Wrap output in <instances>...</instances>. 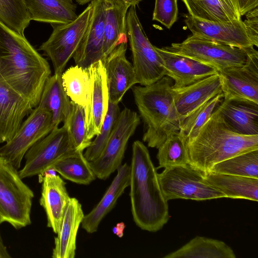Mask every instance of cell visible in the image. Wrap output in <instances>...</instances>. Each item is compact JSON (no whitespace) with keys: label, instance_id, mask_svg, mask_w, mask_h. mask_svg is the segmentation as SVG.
<instances>
[{"label":"cell","instance_id":"1","mask_svg":"<svg viewBox=\"0 0 258 258\" xmlns=\"http://www.w3.org/2000/svg\"><path fill=\"white\" fill-rule=\"evenodd\" d=\"M0 73L7 82L28 99L33 108L39 103L49 77L50 66L20 35L0 21Z\"/></svg>","mask_w":258,"mask_h":258},{"label":"cell","instance_id":"2","mask_svg":"<svg viewBox=\"0 0 258 258\" xmlns=\"http://www.w3.org/2000/svg\"><path fill=\"white\" fill-rule=\"evenodd\" d=\"M157 174L147 147L140 141H135L129 185L131 211L137 226L151 232L161 230L170 217Z\"/></svg>","mask_w":258,"mask_h":258},{"label":"cell","instance_id":"3","mask_svg":"<svg viewBox=\"0 0 258 258\" xmlns=\"http://www.w3.org/2000/svg\"><path fill=\"white\" fill-rule=\"evenodd\" d=\"M189 164L205 172L217 163L244 152L258 149V135L234 132L217 107L197 136L186 143Z\"/></svg>","mask_w":258,"mask_h":258},{"label":"cell","instance_id":"4","mask_svg":"<svg viewBox=\"0 0 258 258\" xmlns=\"http://www.w3.org/2000/svg\"><path fill=\"white\" fill-rule=\"evenodd\" d=\"M172 80L165 76L155 83L132 87L136 104L146 126L143 140L151 148H158L179 132L180 119L172 94Z\"/></svg>","mask_w":258,"mask_h":258},{"label":"cell","instance_id":"5","mask_svg":"<svg viewBox=\"0 0 258 258\" xmlns=\"http://www.w3.org/2000/svg\"><path fill=\"white\" fill-rule=\"evenodd\" d=\"M33 191L12 163L0 157V222L16 229L29 225Z\"/></svg>","mask_w":258,"mask_h":258},{"label":"cell","instance_id":"6","mask_svg":"<svg viewBox=\"0 0 258 258\" xmlns=\"http://www.w3.org/2000/svg\"><path fill=\"white\" fill-rule=\"evenodd\" d=\"M126 27L137 83L152 84L165 76V71L161 56L145 33L136 7L127 12Z\"/></svg>","mask_w":258,"mask_h":258},{"label":"cell","instance_id":"7","mask_svg":"<svg viewBox=\"0 0 258 258\" xmlns=\"http://www.w3.org/2000/svg\"><path fill=\"white\" fill-rule=\"evenodd\" d=\"M157 174L162 194L167 202L178 199L204 201L226 198L208 182L204 172L189 164L165 168Z\"/></svg>","mask_w":258,"mask_h":258},{"label":"cell","instance_id":"8","mask_svg":"<svg viewBox=\"0 0 258 258\" xmlns=\"http://www.w3.org/2000/svg\"><path fill=\"white\" fill-rule=\"evenodd\" d=\"M163 48L211 66L218 71L244 64L248 53L254 48L244 49L194 35L180 43Z\"/></svg>","mask_w":258,"mask_h":258},{"label":"cell","instance_id":"9","mask_svg":"<svg viewBox=\"0 0 258 258\" xmlns=\"http://www.w3.org/2000/svg\"><path fill=\"white\" fill-rule=\"evenodd\" d=\"M93 8V1L71 22L51 25L53 31L39 47L51 60L54 73H62L78 48L87 28Z\"/></svg>","mask_w":258,"mask_h":258},{"label":"cell","instance_id":"10","mask_svg":"<svg viewBox=\"0 0 258 258\" xmlns=\"http://www.w3.org/2000/svg\"><path fill=\"white\" fill-rule=\"evenodd\" d=\"M140 122L136 112L127 108L120 111L102 152L97 159L89 162L97 178L106 179L121 166L127 142Z\"/></svg>","mask_w":258,"mask_h":258},{"label":"cell","instance_id":"11","mask_svg":"<svg viewBox=\"0 0 258 258\" xmlns=\"http://www.w3.org/2000/svg\"><path fill=\"white\" fill-rule=\"evenodd\" d=\"M75 151L66 125L54 127L26 152L25 165L19 171L20 176L22 179L42 176L56 162Z\"/></svg>","mask_w":258,"mask_h":258},{"label":"cell","instance_id":"12","mask_svg":"<svg viewBox=\"0 0 258 258\" xmlns=\"http://www.w3.org/2000/svg\"><path fill=\"white\" fill-rule=\"evenodd\" d=\"M53 129L51 113L38 105L22 122L14 137L0 147V157L19 169L28 150Z\"/></svg>","mask_w":258,"mask_h":258},{"label":"cell","instance_id":"13","mask_svg":"<svg viewBox=\"0 0 258 258\" xmlns=\"http://www.w3.org/2000/svg\"><path fill=\"white\" fill-rule=\"evenodd\" d=\"M224 99L258 104V52L253 48L246 62L218 71Z\"/></svg>","mask_w":258,"mask_h":258},{"label":"cell","instance_id":"14","mask_svg":"<svg viewBox=\"0 0 258 258\" xmlns=\"http://www.w3.org/2000/svg\"><path fill=\"white\" fill-rule=\"evenodd\" d=\"M184 17L185 24L192 35L244 49L254 46L241 19L215 22L202 20L189 14Z\"/></svg>","mask_w":258,"mask_h":258},{"label":"cell","instance_id":"15","mask_svg":"<svg viewBox=\"0 0 258 258\" xmlns=\"http://www.w3.org/2000/svg\"><path fill=\"white\" fill-rule=\"evenodd\" d=\"M88 102L85 113L87 136L89 140L98 135L108 111L109 98L106 71L101 60L91 64Z\"/></svg>","mask_w":258,"mask_h":258},{"label":"cell","instance_id":"16","mask_svg":"<svg viewBox=\"0 0 258 258\" xmlns=\"http://www.w3.org/2000/svg\"><path fill=\"white\" fill-rule=\"evenodd\" d=\"M31 102L15 90L0 73V143L9 141L33 110Z\"/></svg>","mask_w":258,"mask_h":258},{"label":"cell","instance_id":"17","mask_svg":"<svg viewBox=\"0 0 258 258\" xmlns=\"http://www.w3.org/2000/svg\"><path fill=\"white\" fill-rule=\"evenodd\" d=\"M106 0H93V8L84 37L73 58L76 65L88 68L104 60L103 45Z\"/></svg>","mask_w":258,"mask_h":258},{"label":"cell","instance_id":"18","mask_svg":"<svg viewBox=\"0 0 258 258\" xmlns=\"http://www.w3.org/2000/svg\"><path fill=\"white\" fill-rule=\"evenodd\" d=\"M127 41L119 43L103 62L109 101L118 104L126 91L137 84L133 66L125 56Z\"/></svg>","mask_w":258,"mask_h":258},{"label":"cell","instance_id":"19","mask_svg":"<svg viewBox=\"0 0 258 258\" xmlns=\"http://www.w3.org/2000/svg\"><path fill=\"white\" fill-rule=\"evenodd\" d=\"M155 48L162 58L165 76L174 82L173 89L185 87L218 73V71L211 66L169 51L163 47Z\"/></svg>","mask_w":258,"mask_h":258},{"label":"cell","instance_id":"20","mask_svg":"<svg viewBox=\"0 0 258 258\" xmlns=\"http://www.w3.org/2000/svg\"><path fill=\"white\" fill-rule=\"evenodd\" d=\"M42 176L40 204L45 212L47 227L57 234L71 198L66 183L59 175L46 171Z\"/></svg>","mask_w":258,"mask_h":258},{"label":"cell","instance_id":"21","mask_svg":"<svg viewBox=\"0 0 258 258\" xmlns=\"http://www.w3.org/2000/svg\"><path fill=\"white\" fill-rule=\"evenodd\" d=\"M221 92L218 73L185 87L172 89L173 101L180 122L201 105Z\"/></svg>","mask_w":258,"mask_h":258},{"label":"cell","instance_id":"22","mask_svg":"<svg viewBox=\"0 0 258 258\" xmlns=\"http://www.w3.org/2000/svg\"><path fill=\"white\" fill-rule=\"evenodd\" d=\"M82 205L71 198L64 211L57 236L54 238L53 258H74L78 231L84 217Z\"/></svg>","mask_w":258,"mask_h":258},{"label":"cell","instance_id":"23","mask_svg":"<svg viewBox=\"0 0 258 258\" xmlns=\"http://www.w3.org/2000/svg\"><path fill=\"white\" fill-rule=\"evenodd\" d=\"M130 166L125 163L117 169V174L98 204L84 216L81 225L87 232H96L103 219L114 208L125 189L129 186Z\"/></svg>","mask_w":258,"mask_h":258},{"label":"cell","instance_id":"24","mask_svg":"<svg viewBox=\"0 0 258 258\" xmlns=\"http://www.w3.org/2000/svg\"><path fill=\"white\" fill-rule=\"evenodd\" d=\"M217 108L234 132L245 135H258V104L223 99Z\"/></svg>","mask_w":258,"mask_h":258},{"label":"cell","instance_id":"25","mask_svg":"<svg viewBox=\"0 0 258 258\" xmlns=\"http://www.w3.org/2000/svg\"><path fill=\"white\" fill-rule=\"evenodd\" d=\"M24 3L30 21L61 24L78 17L73 0H24Z\"/></svg>","mask_w":258,"mask_h":258},{"label":"cell","instance_id":"26","mask_svg":"<svg viewBox=\"0 0 258 258\" xmlns=\"http://www.w3.org/2000/svg\"><path fill=\"white\" fill-rule=\"evenodd\" d=\"M208 182L226 198L258 201V178L213 172H204Z\"/></svg>","mask_w":258,"mask_h":258},{"label":"cell","instance_id":"27","mask_svg":"<svg viewBox=\"0 0 258 258\" xmlns=\"http://www.w3.org/2000/svg\"><path fill=\"white\" fill-rule=\"evenodd\" d=\"M61 75L54 73L49 77L38 104L51 113L53 128L66 120L71 109V101L63 88Z\"/></svg>","mask_w":258,"mask_h":258},{"label":"cell","instance_id":"28","mask_svg":"<svg viewBox=\"0 0 258 258\" xmlns=\"http://www.w3.org/2000/svg\"><path fill=\"white\" fill-rule=\"evenodd\" d=\"M164 258H235L233 249L224 242L197 236Z\"/></svg>","mask_w":258,"mask_h":258},{"label":"cell","instance_id":"29","mask_svg":"<svg viewBox=\"0 0 258 258\" xmlns=\"http://www.w3.org/2000/svg\"><path fill=\"white\" fill-rule=\"evenodd\" d=\"M106 3L103 45L104 60L119 43L128 40L126 27L128 10L114 0H106Z\"/></svg>","mask_w":258,"mask_h":258},{"label":"cell","instance_id":"30","mask_svg":"<svg viewBox=\"0 0 258 258\" xmlns=\"http://www.w3.org/2000/svg\"><path fill=\"white\" fill-rule=\"evenodd\" d=\"M83 152L75 151L61 158L50 168L73 182L88 185L96 178Z\"/></svg>","mask_w":258,"mask_h":258},{"label":"cell","instance_id":"31","mask_svg":"<svg viewBox=\"0 0 258 258\" xmlns=\"http://www.w3.org/2000/svg\"><path fill=\"white\" fill-rule=\"evenodd\" d=\"M65 91L74 103L84 108L88 102L90 77L88 68L77 65L69 68L61 75Z\"/></svg>","mask_w":258,"mask_h":258},{"label":"cell","instance_id":"32","mask_svg":"<svg viewBox=\"0 0 258 258\" xmlns=\"http://www.w3.org/2000/svg\"><path fill=\"white\" fill-rule=\"evenodd\" d=\"M210 171L258 178V149L249 151L219 162Z\"/></svg>","mask_w":258,"mask_h":258},{"label":"cell","instance_id":"33","mask_svg":"<svg viewBox=\"0 0 258 258\" xmlns=\"http://www.w3.org/2000/svg\"><path fill=\"white\" fill-rule=\"evenodd\" d=\"M224 98L222 92L201 105L180 122L179 133L186 143L192 141Z\"/></svg>","mask_w":258,"mask_h":258},{"label":"cell","instance_id":"34","mask_svg":"<svg viewBox=\"0 0 258 258\" xmlns=\"http://www.w3.org/2000/svg\"><path fill=\"white\" fill-rule=\"evenodd\" d=\"M158 149V168L189 164L186 141L179 132L167 139Z\"/></svg>","mask_w":258,"mask_h":258},{"label":"cell","instance_id":"35","mask_svg":"<svg viewBox=\"0 0 258 258\" xmlns=\"http://www.w3.org/2000/svg\"><path fill=\"white\" fill-rule=\"evenodd\" d=\"M63 124L67 128L71 142L76 150L83 152L90 145L92 140L87 136L84 107L71 101V111Z\"/></svg>","mask_w":258,"mask_h":258},{"label":"cell","instance_id":"36","mask_svg":"<svg viewBox=\"0 0 258 258\" xmlns=\"http://www.w3.org/2000/svg\"><path fill=\"white\" fill-rule=\"evenodd\" d=\"M0 21L17 33L24 35L30 20L24 0H0Z\"/></svg>","mask_w":258,"mask_h":258},{"label":"cell","instance_id":"37","mask_svg":"<svg viewBox=\"0 0 258 258\" xmlns=\"http://www.w3.org/2000/svg\"><path fill=\"white\" fill-rule=\"evenodd\" d=\"M188 14L205 21L224 22L235 20L230 16L220 0H182Z\"/></svg>","mask_w":258,"mask_h":258},{"label":"cell","instance_id":"38","mask_svg":"<svg viewBox=\"0 0 258 258\" xmlns=\"http://www.w3.org/2000/svg\"><path fill=\"white\" fill-rule=\"evenodd\" d=\"M120 112L118 104L109 102L108 111L102 125L100 132L86 149L84 156L87 160L91 162L97 159L103 150L111 134L117 117Z\"/></svg>","mask_w":258,"mask_h":258},{"label":"cell","instance_id":"39","mask_svg":"<svg viewBox=\"0 0 258 258\" xmlns=\"http://www.w3.org/2000/svg\"><path fill=\"white\" fill-rule=\"evenodd\" d=\"M177 0H155L153 20L170 29L178 17Z\"/></svg>","mask_w":258,"mask_h":258},{"label":"cell","instance_id":"40","mask_svg":"<svg viewBox=\"0 0 258 258\" xmlns=\"http://www.w3.org/2000/svg\"><path fill=\"white\" fill-rule=\"evenodd\" d=\"M243 21L248 36L254 46H258V9L257 7L246 14Z\"/></svg>","mask_w":258,"mask_h":258},{"label":"cell","instance_id":"41","mask_svg":"<svg viewBox=\"0 0 258 258\" xmlns=\"http://www.w3.org/2000/svg\"><path fill=\"white\" fill-rule=\"evenodd\" d=\"M238 13L241 17L258 6V0H237Z\"/></svg>","mask_w":258,"mask_h":258},{"label":"cell","instance_id":"42","mask_svg":"<svg viewBox=\"0 0 258 258\" xmlns=\"http://www.w3.org/2000/svg\"><path fill=\"white\" fill-rule=\"evenodd\" d=\"M222 4L233 19L240 20L237 8V0H220Z\"/></svg>","mask_w":258,"mask_h":258},{"label":"cell","instance_id":"43","mask_svg":"<svg viewBox=\"0 0 258 258\" xmlns=\"http://www.w3.org/2000/svg\"><path fill=\"white\" fill-rule=\"evenodd\" d=\"M122 7L128 9L131 7H136L142 0H114Z\"/></svg>","mask_w":258,"mask_h":258},{"label":"cell","instance_id":"44","mask_svg":"<svg viewBox=\"0 0 258 258\" xmlns=\"http://www.w3.org/2000/svg\"><path fill=\"white\" fill-rule=\"evenodd\" d=\"M1 224L0 222V225ZM11 256L10 255L6 246L5 245L2 239L0 232V258H10Z\"/></svg>","mask_w":258,"mask_h":258},{"label":"cell","instance_id":"45","mask_svg":"<svg viewBox=\"0 0 258 258\" xmlns=\"http://www.w3.org/2000/svg\"><path fill=\"white\" fill-rule=\"evenodd\" d=\"M93 0H75L80 5H84L87 3H91Z\"/></svg>","mask_w":258,"mask_h":258}]
</instances>
